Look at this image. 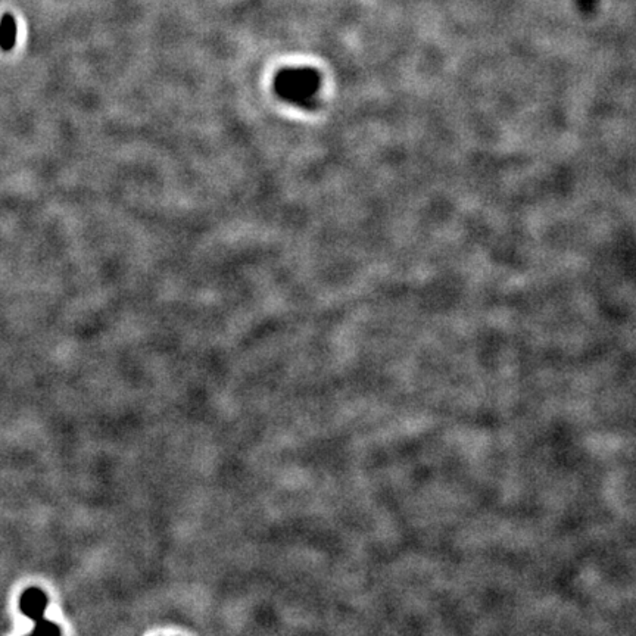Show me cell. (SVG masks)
<instances>
[{
    "mask_svg": "<svg viewBox=\"0 0 636 636\" xmlns=\"http://www.w3.org/2000/svg\"><path fill=\"white\" fill-rule=\"evenodd\" d=\"M17 43V21L10 13H5L0 20V48L10 50Z\"/></svg>",
    "mask_w": 636,
    "mask_h": 636,
    "instance_id": "cell-1",
    "label": "cell"
}]
</instances>
